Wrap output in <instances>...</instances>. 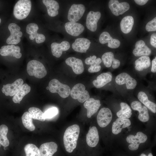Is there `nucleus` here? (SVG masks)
<instances>
[{"label": "nucleus", "mask_w": 156, "mask_h": 156, "mask_svg": "<svg viewBox=\"0 0 156 156\" xmlns=\"http://www.w3.org/2000/svg\"><path fill=\"white\" fill-rule=\"evenodd\" d=\"M80 129L79 126L75 124L68 127L64 134L63 141L66 151L72 153L76 148Z\"/></svg>", "instance_id": "nucleus-1"}, {"label": "nucleus", "mask_w": 156, "mask_h": 156, "mask_svg": "<svg viewBox=\"0 0 156 156\" xmlns=\"http://www.w3.org/2000/svg\"><path fill=\"white\" fill-rule=\"evenodd\" d=\"M31 3L30 0H19L16 3L13 9L14 17L18 20H23L29 15L31 9Z\"/></svg>", "instance_id": "nucleus-2"}, {"label": "nucleus", "mask_w": 156, "mask_h": 156, "mask_svg": "<svg viewBox=\"0 0 156 156\" xmlns=\"http://www.w3.org/2000/svg\"><path fill=\"white\" fill-rule=\"evenodd\" d=\"M27 70L28 75L38 78H42L47 74V70L43 64L35 60L29 61L27 65Z\"/></svg>", "instance_id": "nucleus-3"}, {"label": "nucleus", "mask_w": 156, "mask_h": 156, "mask_svg": "<svg viewBox=\"0 0 156 156\" xmlns=\"http://www.w3.org/2000/svg\"><path fill=\"white\" fill-rule=\"evenodd\" d=\"M49 90L52 93H58L62 97H68L70 93V89L68 85L63 84L56 79H53L49 84Z\"/></svg>", "instance_id": "nucleus-4"}, {"label": "nucleus", "mask_w": 156, "mask_h": 156, "mask_svg": "<svg viewBox=\"0 0 156 156\" xmlns=\"http://www.w3.org/2000/svg\"><path fill=\"white\" fill-rule=\"evenodd\" d=\"M85 89V86L82 83L75 85L70 91L71 97L74 99H77L81 103L85 102L90 97L89 92Z\"/></svg>", "instance_id": "nucleus-5"}, {"label": "nucleus", "mask_w": 156, "mask_h": 156, "mask_svg": "<svg viewBox=\"0 0 156 156\" xmlns=\"http://www.w3.org/2000/svg\"><path fill=\"white\" fill-rule=\"evenodd\" d=\"M8 28L10 32V35L6 40V42L8 44L16 45L19 43L21 38L23 36L20 31V27L16 23H11L8 25Z\"/></svg>", "instance_id": "nucleus-6"}, {"label": "nucleus", "mask_w": 156, "mask_h": 156, "mask_svg": "<svg viewBox=\"0 0 156 156\" xmlns=\"http://www.w3.org/2000/svg\"><path fill=\"white\" fill-rule=\"evenodd\" d=\"M85 10V7L83 4H73L68 12V20L72 22H76L78 21L83 16Z\"/></svg>", "instance_id": "nucleus-7"}, {"label": "nucleus", "mask_w": 156, "mask_h": 156, "mask_svg": "<svg viewBox=\"0 0 156 156\" xmlns=\"http://www.w3.org/2000/svg\"><path fill=\"white\" fill-rule=\"evenodd\" d=\"M147 139V135L141 132H138L135 135H130L126 138L127 141L131 144L129 146V149L131 151L136 150L139 148L140 143L145 142Z\"/></svg>", "instance_id": "nucleus-8"}, {"label": "nucleus", "mask_w": 156, "mask_h": 156, "mask_svg": "<svg viewBox=\"0 0 156 156\" xmlns=\"http://www.w3.org/2000/svg\"><path fill=\"white\" fill-rule=\"evenodd\" d=\"M108 6L113 14L117 16L123 14L130 8L129 4L127 2L119 3L117 0H110Z\"/></svg>", "instance_id": "nucleus-9"}, {"label": "nucleus", "mask_w": 156, "mask_h": 156, "mask_svg": "<svg viewBox=\"0 0 156 156\" xmlns=\"http://www.w3.org/2000/svg\"><path fill=\"white\" fill-rule=\"evenodd\" d=\"M39 29L38 25L34 23H31L26 27V32L29 35V38L31 40L35 39L36 42L38 44L44 42L46 39L44 35L37 33Z\"/></svg>", "instance_id": "nucleus-10"}, {"label": "nucleus", "mask_w": 156, "mask_h": 156, "mask_svg": "<svg viewBox=\"0 0 156 156\" xmlns=\"http://www.w3.org/2000/svg\"><path fill=\"white\" fill-rule=\"evenodd\" d=\"M112 119V114L108 108L103 107L99 111L97 116L98 125L101 127H104L110 122Z\"/></svg>", "instance_id": "nucleus-11"}, {"label": "nucleus", "mask_w": 156, "mask_h": 156, "mask_svg": "<svg viewBox=\"0 0 156 156\" xmlns=\"http://www.w3.org/2000/svg\"><path fill=\"white\" fill-rule=\"evenodd\" d=\"M115 81L119 85L126 84L128 89H134L137 84L136 81L126 73H122L118 75L116 78Z\"/></svg>", "instance_id": "nucleus-12"}, {"label": "nucleus", "mask_w": 156, "mask_h": 156, "mask_svg": "<svg viewBox=\"0 0 156 156\" xmlns=\"http://www.w3.org/2000/svg\"><path fill=\"white\" fill-rule=\"evenodd\" d=\"M23 80L21 78L16 79L11 84H7L3 85L1 91L6 96H14L23 85Z\"/></svg>", "instance_id": "nucleus-13"}, {"label": "nucleus", "mask_w": 156, "mask_h": 156, "mask_svg": "<svg viewBox=\"0 0 156 156\" xmlns=\"http://www.w3.org/2000/svg\"><path fill=\"white\" fill-rule=\"evenodd\" d=\"M21 49L18 46L13 44L4 45L0 49V54L2 56H12L16 58H20L22 54Z\"/></svg>", "instance_id": "nucleus-14"}, {"label": "nucleus", "mask_w": 156, "mask_h": 156, "mask_svg": "<svg viewBox=\"0 0 156 156\" xmlns=\"http://www.w3.org/2000/svg\"><path fill=\"white\" fill-rule=\"evenodd\" d=\"M99 12L90 11L86 17V25L87 28L92 31H95L97 29V23L101 18Z\"/></svg>", "instance_id": "nucleus-15"}, {"label": "nucleus", "mask_w": 156, "mask_h": 156, "mask_svg": "<svg viewBox=\"0 0 156 156\" xmlns=\"http://www.w3.org/2000/svg\"><path fill=\"white\" fill-rule=\"evenodd\" d=\"M132 108L139 112L138 118L141 121L145 122L148 121L149 119V116L146 107L142 105L141 103L137 101H133L131 103Z\"/></svg>", "instance_id": "nucleus-16"}, {"label": "nucleus", "mask_w": 156, "mask_h": 156, "mask_svg": "<svg viewBox=\"0 0 156 156\" xmlns=\"http://www.w3.org/2000/svg\"><path fill=\"white\" fill-rule=\"evenodd\" d=\"M66 32L70 35L77 36L82 33L84 30V27L81 24L72 22L66 23L64 26Z\"/></svg>", "instance_id": "nucleus-17"}, {"label": "nucleus", "mask_w": 156, "mask_h": 156, "mask_svg": "<svg viewBox=\"0 0 156 156\" xmlns=\"http://www.w3.org/2000/svg\"><path fill=\"white\" fill-rule=\"evenodd\" d=\"M101 105L100 101L99 100L89 98L86 100L84 103L83 106L87 109V117L90 118L97 111Z\"/></svg>", "instance_id": "nucleus-18"}, {"label": "nucleus", "mask_w": 156, "mask_h": 156, "mask_svg": "<svg viewBox=\"0 0 156 156\" xmlns=\"http://www.w3.org/2000/svg\"><path fill=\"white\" fill-rule=\"evenodd\" d=\"M66 64L71 67L75 73L80 74L84 71V68L82 61L75 57H68L65 60Z\"/></svg>", "instance_id": "nucleus-19"}, {"label": "nucleus", "mask_w": 156, "mask_h": 156, "mask_svg": "<svg viewBox=\"0 0 156 156\" xmlns=\"http://www.w3.org/2000/svg\"><path fill=\"white\" fill-rule=\"evenodd\" d=\"M70 47L69 42L66 41H64L60 43L53 42L51 45L52 54L57 58L60 57L62 55L63 51H67Z\"/></svg>", "instance_id": "nucleus-20"}, {"label": "nucleus", "mask_w": 156, "mask_h": 156, "mask_svg": "<svg viewBox=\"0 0 156 156\" xmlns=\"http://www.w3.org/2000/svg\"><path fill=\"white\" fill-rule=\"evenodd\" d=\"M57 145L55 142L43 143L40 147L39 156H52L57 151Z\"/></svg>", "instance_id": "nucleus-21"}, {"label": "nucleus", "mask_w": 156, "mask_h": 156, "mask_svg": "<svg viewBox=\"0 0 156 156\" xmlns=\"http://www.w3.org/2000/svg\"><path fill=\"white\" fill-rule=\"evenodd\" d=\"M90 44L91 42L87 38H79L73 43L72 47L76 51L85 53L89 48Z\"/></svg>", "instance_id": "nucleus-22"}, {"label": "nucleus", "mask_w": 156, "mask_h": 156, "mask_svg": "<svg viewBox=\"0 0 156 156\" xmlns=\"http://www.w3.org/2000/svg\"><path fill=\"white\" fill-rule=\"evenodd\" d=\"M99 41L101 44L108 43V46L111 48H116L120 45V42L118 39L113 38L107 31L102 32L100 35Z\"/></svg>", "instance_id": "nucleus-23"}, {"label": "nucleus", "mask_w": 156, "mask_h": 156, "mask_svg": "<svg viewBox=\"0 0 156 156\" xmlns=\"http://www.w3.org/2000/svg\"><path fill=\"white\" fill-rule=\"evenodd\" d=\"M133 53L135 56H148L151 53V50L145 44L144 41L142 40L136 42L135 48L133 49Z\"/></svg>", "instance_id": "nucleus-24"}, {"label": "nucleus", "mask_w": 156, "mask_h": 156, "mask_svg": "<svg viewBox=\"0 0 156 156\" xmlns=\"http://www.w3.org/2000/svg\"><path fill=\"white\" fill-rule=\"evenodd\" d=\"M131 122L129 119L118 118L113 123L112 131V133L115 135L121 132L122 129L130 126Z\"/></svg>", "instance_id": "nucleus-25"}, {"label": "nucleus", "mask_w": 156, "mask_h": 156, "mask_svg": "<svg viewBox=\"0 0 156 156\" xmlns=\"http://www.w3.org/2000/svg\"><path fill=\"white\" fill-rule=\"evenodd\" d=\"M99 137L97 129L93 126L90 128L86 135V141L88 145L90 147L96 146L99 142Z\"/></svg>", "instance_id": "nucleus-26"}, {"label": "nucleus", "mask_w": 156, "mask_h": 156, "mask_svg": "<svg viewBox=\"0 0 156 156\" xmlns=\"http://www.w3.org/2000/svg\"><path fill=\"white\" fill-rule=\"evenodd\" d=\"M102 60L105 66L108 68L111 66L112 62V67L114 69L118 68L120 64V61L114 58L112 52L105 53L102 56Z\"/></svg>", "instance_id": "nucleus-27"}, {"label": "nucleus", "mask_w": 156, "mask_h": 156, "mask_svg": "<svg viewBox=\"0 0 156 156\" xmlns=\"http://www.w3.org/2000/svg\"><path fill=\"white\" fill-rule=\"evenodd\" d=\"M112 77L109 72L103 73L97 77L96 79L93 81L92 83L96 88H101L111 81Z\"/></svg>", "instance_id": "nucleus-28"}, {"label": "nucleus", "mask_w": 156, "mask_h": 156, "mask_svg": "<svg viewBox=\"0 0 156 156\" xmlns=\"http://www.w3.org/2000/svg\"><path fill=\"white\" fill-rule=\"evenodd\" d=\"M44 4L46 6L48 15L52 17H55L58 14L59 5L58 3L54 0H43Z\"/></svg>", "instance_id": "nucleus-29"}, {"label": "nucleus", "mask_w": 156, "mask_h": 156, "mask_svg": "<svg viewBox=\"0 0 156 156\" xmlns=\"http://www.w3.org/2000/svg\"><path fill=\"white\" fill-rule=\"evenodd\" d=\"M134 22L133 18L131 16H127L124 17L120 23V27L122 32L125 34L129 33L132 30Z\"/></svg>", "instance_id": "nucleus-30"}, {"label": "nucleus", "mask_w": 156, "mask_h": 156, "mask_svg": "<svg viewBox=\"0 0 156 156\" xmlns=\"http://www.w3.org/2000/svg\"><path fill=\"white\" fill-rule=\"evenodd\" d=\"M135 70L141 71L149 67L151 65V60L148 56H142L135 61Z\"/></svg>", "instance_id": "nucleus-31"}, {"label": "nucleus", "mask_w": 156, "mask_h": 156, "mask_svg": "<svg viewBox=\"0 0 156 156\" xmlns=\"http://www.w3.org/2000/svg\"><path fill=\"white\" fill-rule=\"evenodd\" d=\"M31 87L27 84H23L16 93L13 96L12 100L15 103H20L23 97L31 90Z\"/></svg>", "instance_id": "nucleus-32"}, {"label": "nucleus", "mask_w": 156, "mask_h": 156, "mask_svg": "<svg viewBox=\"0 0 156 156\" xmlns=\"http://www.w3.org/2000/svg\"><path fill=\"white\" fill-rule=\"evenodd\" d=\"M138 97L140 102L153 113H156V104L148 100L147 96L144 92L142 91L139 92L138 95Z\"/></svg>", "instance_id": "nucleus-33"}, {"label": "nucleus", "mask_w": 156, "mask_h": 156, "mask_svg": "<svg viewBox=\"0 0 156 156\" xmlns=\"http://www.w3.org/2000/svg\"><path fill=\"white\" fill-rule=\"evenodd\" d=\"M121 109L116 113L117 116L119 118L128 119L132 114V111L129 106L126 103L121 102L120 103Z\"/></svg>", "instance_id": "nucleus-34"}, {"label": "nucleus", "mask_w": 156, "mask_h": 156, "mask_svg": "<svg viewBox=\"0 0 156 156\" xmlns=\"http://www.w3.org/2000/svg\"><path fill=\"white\" fill-rule=\"evenodd\" d=\"M21 118L22 123L26 129L31 131L35 129V127L33 123L32 118L28 112H25Z\"/></svg>", "instance_id": "nucleus-35"}, {"label": "nucleus", "mask_w": 156, "mask_h": 156, "mask_svg": "<svg viewBox=\"0 0 156 156\" xmlns=\"http://www.w3.org/2000/svg\"><path fill=\"white\" fill-rule=\"evenodd\" d=\"M8 131V128L5 125L0 126V143L3 146L6 147L9 145V142L7 135Z\"/></svg>", "instance_id": "nucleus-36"}, {"label": "nucleus", "mask_w": 156, "mask_h": 156, "mask_svg": "<svg viewBox=\"0 0 156 156\" xmlns=\"http://www.w3.org/2000/svg\"><path fill=\"white\" fill-rule=\"evenodd\" d=\"M28 112L32 119L41 121H44L46 119L43 117L44 113L38 108L31 107L28 109Z\"/></svg>", "instance_id": "nucleus-37"}, {"label": "nucleus", "mask_w": 156, "mask_h": 156, "mask_svg": "<svg viewBox=\"0 0 156 156\" xmlns=\"http://www.w3.org/2000/svg\"><path fill=\"white\" fill-rule=\"evenodd\" d=\"M26 156H39V150L34 144H28L24 147Z\"/></svg>", "instance_id": "nucleus-38"}, {"label": "nucleus", "mask_w": 156, "mask_h": 156, "mask_svg": "<svg viewBox=\"0 0 156 156\" xmlns=\"http://www.w3.org/2000/svg\"><path fill=\"white\" fill-rule=\"evenodd\" d=\"M102 60L100 58H96L94 62L90 65L88 69V71L90 73H94L99 71L101 69L100 64Z\"/></svg>", "instance_id": "nucleus-39"}, {"label": "nucleus", "mask_w": 156, "mask_h": 156, "mask_svg": "<svg viewBox=\"0 0 156 156\" xmlns=\"http://www.w3.org/2000/svg\"><path fill=\"white\" fill-rule=\"evenodd\" d=\"M57 109L55 107H51L49 109L44 113V118L46 119L51 118L58 113Z\"/></svg>", "instance_id": "nucleus-40"}, {"label": "nucleus", "mask_w": 156, "mask_h": 156, "mask_svg": "<svg viewBox=\"0 0 156 156\" xmlns=\"http://www.w3.org/2000/svg\"><path fill=\"white\" fill-rule=\"evenodd\" d=\"M146 29L148 31H156V17L147 23L146 26Z\"/></svg>", "instance_id": "nucleus-41"}, {"label": "nucleus", "mask_w": 156, "mask_h": 156, "mask_svg": "<svg viewBox=\"0 0 156 156\" xmlns=\"http://www.w3.org/2000/svg\"><path fill=\"white\" fill-rule=\"evenodd\" d=\"M96 59V56L94 55L92 56H90L89 57L87 58L85 60V63L87 65H91L94 62Z\"/></svg>", "instance_id": "nucleus-42"}, {"label": "nucleus", "mask_w": 156, "mask_h": 156, "mask_svg": "<svg viewBox=\"0 0 156 156\" xmlns=\"http://www.w3.org/2000/svg\"><path fill=\"white\" fill-rule=\"evenodd\" d=\"M150 43L154 47L156 48V34L153 33L151 36Z\"/></svg>", "instance_id": "nucleus-43"}, {"label": "nucleus", "mask_w": 156, "mask_h": 156, "mask_svg": "<svg viewBox=\"0 0 156 156\" xmlns=\"http://www.w3.org/2000/svg\"><path fill=\"white\" fill-rule=\"evenodd\" d=\"M151 71L153 73L156 72V57L152 61V65L151 70Z\"/></svg>", "instance_id": "nucleus-44"}, {"label": "nucleus", "mask_w": 156, "mask_h": 156, "mask_svg": "<svg viewBox=\"0 0 156 156\" xmlns=\"http://www.w3.org/2000/svg\"><path fill=\"white\" fill-rule=\"evenodd\" d=\"M134 1L137 4L142 5L146 3L148 1V0H135Z\"/></svg>", "instance_id": "nucleus-45"}, {"label": "nucleus", "mask_w": 156, "mask_h": 156, "mask_svg": "<svg viewBox=\"0 0 156 156\" xmlns=\"http://www.w3.org/2000/svg\"><path fill=\"white\" fill-rule=\"evenodd\" d=\"M140 156H153V155L151 153H150L148 154V156H146V155L144 153H142Z\"/></svg>", "instance_id": "nucleus-46"}, {"label": "nucleus", "mask_w": 156, "mask_h": 156, "mask_svg": "<svg viewBox=\"0 0 156 156\" xmlns=\"http://www.w3.org/2000/svg\"><path fill=\"white\" fill-rule=\"evenodd\" d=\"M46 89H47V90H49V86H48V87H46Z\"/></svg>", "instance_id": "nucleus-47"}, {"label": "nucleus", "mask_w": 156, "mask_h": 156, "mask_svg": "<svg viewBox=\"0 0 156 156\" xmlns=\"http://www.w3.org/2000/svg\"><path fill=\"white\" fill-rule=\"evenodd\" d=\"M1 18H0V23H1Z\"/></svg>", "instance_id": "nucleus-48"}, {"label": "nucleus", "mask_w": 156, "mask_h": 156, "mask_svg": "<svg viewBox=\"0 0 156 156\" xmlns=\"http://www.w3.org/2000/svg\"><path fill=\"white\" fill-rule=\"evenodd\" d=\"M1 144L0 143V147H1Z\"/></svg>", "instance_id": "nucleus-49"}]
</instances>
